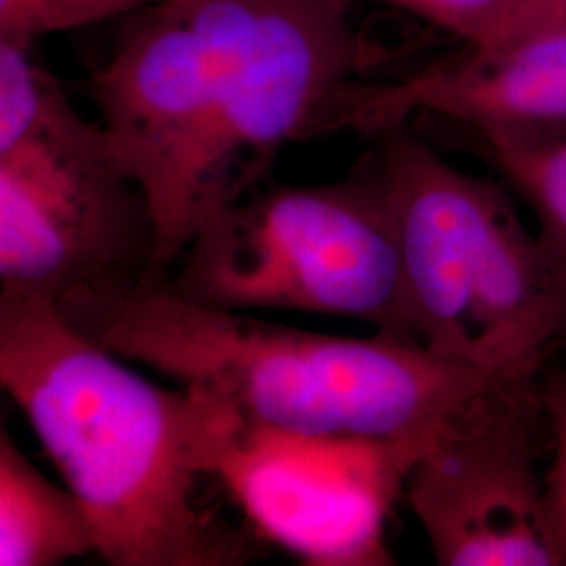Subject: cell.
<instances>
[{
	"instance_id": "obj_1",
	"label": "cell",
	"mask_w": 566,
	"mask_h": 566,
	"mask_svg": "<svg viewBox=\"0 0 566 566\" xmlns=\"http://www.w3.org/2000/svg\"><path fill=\"white\" fill-rule=\"evenodd\" d=\"M0 382L20 405L112 566H233L243 542L196 502L240 416L166 390L41 296L0 292Z\"/></svg>"
},
{
	"instance_id": "obj_2",
	"label": "cell",
	"mask_w": 566,
	"mask_h": 566,
	"mask_svg": "<svg viewBox=\"0 0 566 566\" xmlns=\"http://www.w3.org/2000/svg\"><path fill=\"white\" fill-rule=\"evenodd\" d=\"M86 338L242 420L428 447L510 385L422 344L334 336L189 303L164 283L57 306Z\"/></svg>"
},
{
	"instance_id": "obj_3",
	"label": "cell",
	"mask_w": 566,
	"mask_h": 566,
	"mask_svg": "<svg viewBox=\"0 0 566 566\" xmlns=\"http://www.w3.org/2000/svg\"><path fill=\"white\" fill-rule=\"evenodd\" d=\"M371 149L392 202L413 340L531 386L566 338V273L504 187L447 163L407 122Z\"/></svg>"
},
{
	"instance_id": "obj_4",
	"label": "cell",
	"mask_w": 566,
	"mask_h": 566,
	"mask_svg": "<svg viewBox=\"0 0 566 566\" xmlns=\"http://www.w3.org/2000/svg\"><path fill=\"white\" fill-rule=\"evenodd\" d=\"M166 282L142 187L34 46L0 42V292L55 306Z\"/></svg>"
},
{
	"instance_id": "obj_5",
	"label": "cell",
	"mask_w": 566,
	"mask_h": 566,
	"mask_svg": "<svg viewBox=\"0 0 566 566\" xmlns=\"http://www.w3.org/2000/svg\"><path fill=\"white\" fill-rule=\"evenodd\" d=\"M164 285L212 308L344 317L413 340L399 229L371 151L343 181L254 187L203 224Z\"/></svg>"
},
{
	"instance_id": "obj_6",
	"label": "cell",
	"mask_w": 566,
	"mask_h": 566,
	"mask_svg": "<svg viewBox=\"0 0 566 566\" xmlns=\"http://www.w3.org/2000/svg\"><path fill=\"white\" fill-rule=\"evenodd\" d=\"M355 0H193L203 130L189 200L193 235L263 185L287 143L340 130L361 81Z\"/></svg>"
},
{
	"instance_id": "obj_7",
	"label": "cell",
	"mask_w": 566,
	"mask_h": 566,
	"mask_svg": "<svg viewBox=\"0 0 566 566\" xmlns=\"http://www.w3.org/2000/svg\"><path fill=\"white\" fill-rule=\"evenodd\" d=\"M422 451L240 420L214 479L264 539L304 565L386 566V518Z\"/></svg>"
},
{
	"instance_id": "obj_8",
	"label": "cell",
	"mask_w": 566,
	"mask_h": 566,
	"mask_svg": "<svg viewBox=\"0 0 566 566\" xmlns=\"http://www.w3.org/2000/svg\"><path fill=\"white\" fill-rule=\"evenodd\" d=\"M533 386L504 388L416 458L405 500L443 566H563L533 451Z\"/></svg>"
},
{
	"instance_id": "obj_9",
	"label": "cell",
	"mask_w": 566,
	"mask_h": 566,
	"mask_svg": "<svg viewBox=\"0 0 566 566\" xmlns=\"http://www.w3.org/2000/svg\"><path fill=\"white\" fill-rule=\"evenodd\" d=\"M418 114L460 122L476 137L566 135V30L474 46L392 82H355L340 126L376 135Z\"/></svg>"
},
{
	"instance_id": "obj_10",
	"label": "cell",
	"mask_w": 566,
	"mask_h": 566,
	"mask_svg": "<svg viewBox=\"0 0 566 566\" xmlns=\"http://www.w3.org/2000/svg\"><path fill=\"white\" fill-rule=\"evenodd\" d=\"M97 554L81 500L49 481L0 426V566H60Z\"/></svg>"
},
{
	"instance_id": "obj_11",
	"label": "cell",
	"mask_w": 566,
	"mask_h": 566,
	"mask_svg": "<svg viewBox=\"0 0 566 566\" xmlns=\"http://www.w3.org/2000/svg\"><path fill=\"white\" fill-rule=\"evenodd\" d=\"M476 139L510 189L531 206L542 240L566 273V135Z\"/></svg>"
},
{
	"instance_id": "obj_12",
	"label": "cell",
	"mask_w": 566,
	"mask_h": 566,
	"mask_svg": "<svg viewBox=\"0 0 566 566\" xmlns=\"http://www.w3.org/2000/svg\"><path fill=\"white\" fill-rule=\"evenodd\" d=\"M170 0H0V42L32 44L53 34L126 20Z\"/></svg>"
},
{
	"instance_id": "obj_13",
	"label": "cell",
	"mask_w": 566,
	"mask_h": 566,
	"mask_svg": "<svg viewBox=\"0 0 566 566\" xmlns=\"http://www.w3.org/2000/svg\"><path fill=\"white\" fill-rule=\"evenodd\" d=\"M432 23L464 44L489 46L507 39L521 0H382Z\"/></svg>"
},
{
	"instance_id": "obj_14",
	"label": "cell",
	"mask_w": 566,
	"mask_h": 566,
	"mask_svg": "<svg viewBox=\"0 0 566 566\" xmlns=\"http://www.w3.org/2000/svg\"><path fill=\"white\" fill-rule=\"evenodd\" d=\"M539 403L549 418L554 439L552 465L546 474L547 504L566 565V367L547 382Z\"/></svg>"
},
{
	"instance_id": "obj_15",
	"label": "cell",
	"mask_w": 566,
	"mask_h": 566,
	"mask_svg": "<svg viewBox=\"0 0 566 566\" xmlns=\"http://www.w3.org/2000/svg\"><path fill=\"white\" fill-rule=\"evenodd\" d=\"M566 30V0H521L507 41L535 32Z\"/></svg>"
}]
</instances>
